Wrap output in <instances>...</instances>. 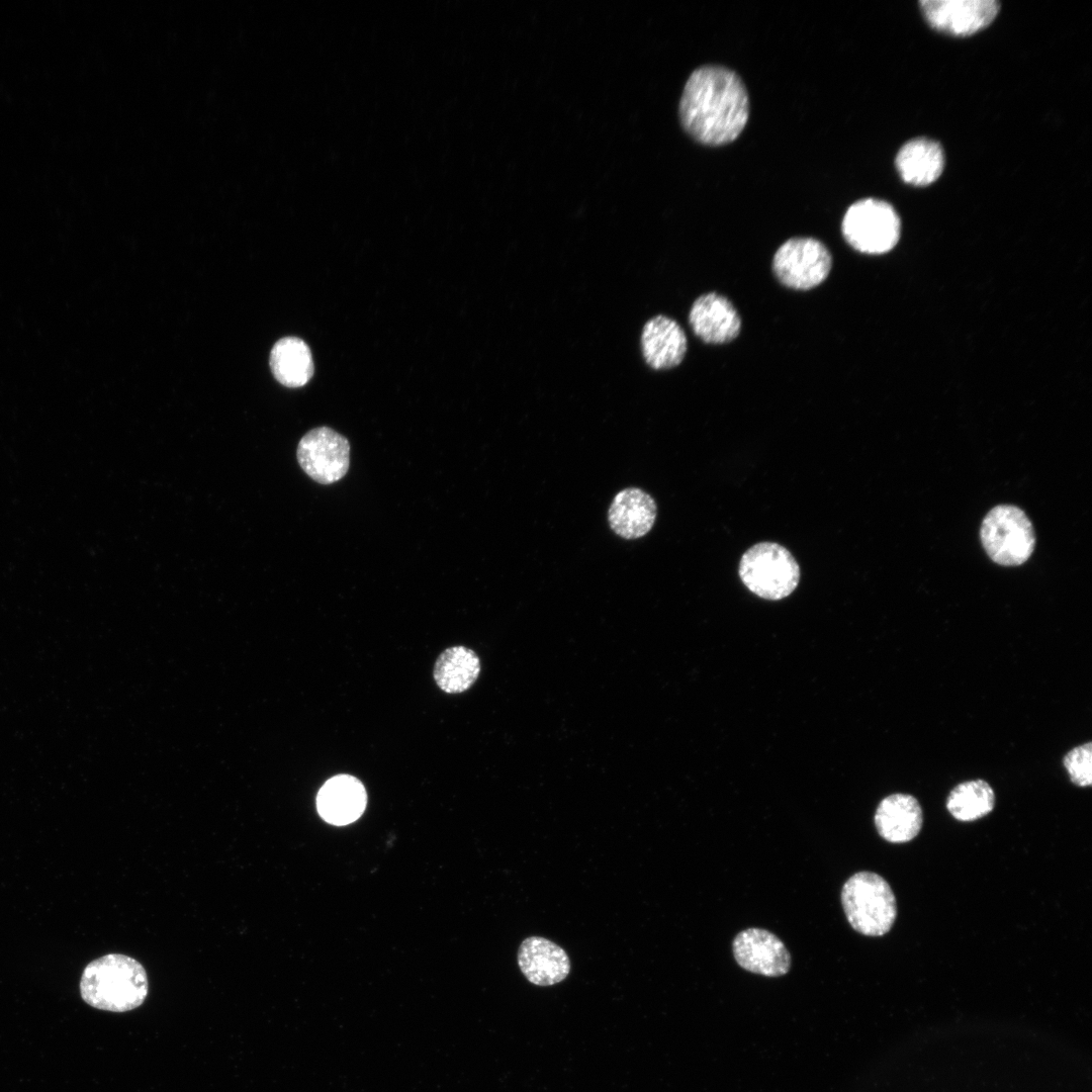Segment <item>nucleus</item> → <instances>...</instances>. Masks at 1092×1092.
<instances>
[{
    "mask_svg": "<svg viewBox=\"0 0 1092 1092\" xmlns=\"http://www.w3.org/2000/svg\"><path fill=\"white\" fill-rule=\"evenodd\" d=\"M748 116V94L735 72L703 66L691 74L679 101V118L697 142L708 146L729 144L741 133Z\"/></svg>",
    "mask_w": 1092,
    "mask_h": 1092,
    "instance_id": "obj_1",
    "label": "nucleus"
},
{
    "mask_svg": "<svg viewBox=\"0 0 1092 1092\" xmlns=\"http://www.w3.org/2000/svg\"><path fill=\"white\" fill-rule=\"evenodd\" d=\"M149 991L145 968L133 958L108 953L89 963L80 981L82 999L90 1006L125 1012L141 1006Z\"/></svg>",
    "mask_w": 1092,
    "mask_h": 1092,
    "instance_id": "obj_2",
    "label": "nucleus"
},
{
    "mask_svg": "<svg viewBox=\"0 0 1092 1092\" xmlns=\"http://www.w3.org/2000/svg\"><path fill=\"white\" fill-rule=\"evenodd\" d=\"M841 904L851 927L867 936L886 934L897 917L896 898L889 883L869 871L855 873L844 883Z\"/></svg>",
    "mask_w": 1092,
    "mask_h": 1092,
    "instance_id": "obj_3",
    "label": "nucleus"
},
{
    "mask_svg": "<svg viewBox=\"0 0 1092 1092\" xmlns=\"http://www.w3.org/2000/svg\"><path fill=\"white\" fill-rule=\"evenodd\" d=\"M738 573L744 585L765 600H781L798 586L800 567L791 552L774 542H760L741 557Z\"/></svg>",
    "mask_w": 1092,
    "mask_h": 1092,
    "instance_id": "obj_4",
    "label": "nucleus"
},
{
    "mask_svg": "<svg viewBox=\"0 0 1092 1092\" xmlns=\"http://www.w3.org/2000/svg\"><path fill=\"white\" fill-rule=\"evenodd\" d=\"M982 545L997 564L1017 566L1034 550L1035 536L1025 513L1012 505H999L985 516L980 530Z\"/></svg>",
    "mask_w": 1092,
    "mask_h": 1092,
    "instance_id": "obj_5",
    "label": "nucleus"
},
{
    "mask_svg": "<svg viewBox=\"0 0 1092 1092\" xmlns=\"http://www.w3.org/2000/svg\"><path fill=\"white\" fill-rule=\"evenodd\" d=\"M841 231L845 241L856 251L880 255L892 250L900 237V219L888 202L866 198L846 210Z\"/></svg>",
    "mask_w": 1092,
    "mask_h": 1092,
    "instance_id": "obj_6",
    "label": "nucleus"
},
{
    "mask_svg": "<svg viewBox=\"0 0 1092 1092\" xmlns=\"http://www.w3.org/2000/svg\"><path fill=\"white\" fill-rule=\"evenodd\" d=\"M831 267L829 250L814 238L796 237L786 241L772 259V270L778 280L796 290L818 286L827 278Z\"/></svg>",
    "mask_w": 1092,
    "mask_h": 1092,
    "instance_id": "obj_7",
    "label": "nucleus"
},
{
    "mask_svg": "<svg viewBox=\"0 0 1092 1092\" xmlns=\"http://www.w3.org/2000/svg\"><path fill=\"white\" fill-rule=\"evenodd\" d=\"M348 440L328 427L315 428L298 443L297 459L304 472L322 484L340 480L349 468Z\"/></svg>",
    "mask_w": 1092,
    "mask_h": 1092,
    "instance_id": "obj_8",
    "label": "nucleus"
},
{
    "mask_svg": "<svg viewBox=\"0 0 1092 1092\" xmlns=\"http://www.w3.org/2000/svg\"><path fill=\"white\" fill-rule=\"evenodd\" d=\"M920 6L934 29L957 36L987 27L1000 9L995 0H923Z\"/></svg>",
    "mask_w": 1092,
    "mask_h": 1092,
    "instance_id": "obj_9",
    "label": "nucleus"
},
{
    "mask_svg": "<svg viewBox=\"0 0 1092 1092\" xmlns=\"http://www.w3.org/2000/svg\"><path fill=\"white\" fill-rule=\"evenodd\" d=\"M736 963L744 970L765 977H780L791 968V954L772 932L751 927L740 931L732 942Z\"/></svg>",
    "mask_w": 1092,
    "mask_h": 1092,
    "instance_id": "obj_10",
    "label": "nucleus"
},
{
    "mask_svg": "<svg viewBox=\"0 0 1092 1092\" xmlns=\"http://www.w3.org/2000/svg\"><path fill=\"white\" fill-rule=\"evenodd\" d=\"M689 323L698 338L713 345L731 342L741 330V318L732 302L716 292L705 293L694 301Z\"/></svg>",
    "mask_w": 1092,
    "mask_h": 1092,
    "instance_id": "obj_11",
    "label": "nucleus"
},
{
    "mask_svg": "<svg viewBox=\"0 0 1092 1092\" xmlns=\"http://www.w3.org/2000/svg\"><path fill=\"white\" fill-rule=\"evenodd\" d=\"M640 346L645 363L654 370L678 366L687 353L688 340L682 328L666 315H655L643 326Z\"/></svg>",
    "mask_w": 1092,
    "mask_h": 1092,
    "instance_id": "obj_12",
    "label": "nucleus"
},
{
    "mask_svg": "<svg viewBox=\"0 0 1092 1092\" xmlns=\"http://www.w3.org/2000/svg\"><path fill=\"white\" fill-rule=\"evenodd\" d=\"M518 965L530 983L543 987L562 982L571 968L566 951L541 936H530L522 941L518 950Z\"/></svg>",
    "mask_w": 1092,
    "mask_h": 1092,
    "instance_id": "obj_13",
    "label": "nucleus"
},
{
    "mask_svg": "<svg viewBox=\"0 0 1092 1092\" xmlns=\"http://www.w3.org/2000/svg\"><path fill=\"white\" fill-rule=\"evenodd\" d=\"M367 795L362 783L348 775L328 780L316 796V808L321 817L334 825H346L357 820L363 813Z\"/></svg>",
    "mask_w": 1092,
    "mask_h": 1092,
    "instance_id": "obj_14",
    "label": "nucleus"
},
{
    "mask_svg": "<svg viewBox=\"0 0 1092 1092\" xmlns=\"http://www.w3.org/2000/svg\"><path fill=\"white\" fill-rule=\"evenodd\" d=\"M874 821L882 838L892 843H904L920 832L922 808L912 795L892 794L879 803Z\"/></svg>",
    "mask_w": 1092,
    "mask_h": 1092,
    "instance_id": "obj_15",
    "label": "nucleus"
},
{
    "mask_svg": "<svg viewBox=\"0 0 1092 1092\" xmlns=\"http://www.w3.org/2000/svg\"><path fill=\"white\" fill-rule=\"evenodd\" d=\"M656 505L644 490L628 487L616 494L608 514L611 529L630 540L646 535L655 522Z\"/></svg>",
    "mask_w": 1092,
    "mask_h": 1092,
    "instance_id": "obj_16",
    "label": "nucleus"
},
{
    "mask_svg": "<svg viewBox=\"0 0 1092 1092\" xmlns=\"http://www.w3.org/2000/svg\"><path fill=\"white\" fill-rule=\"evenodd\" d=\"M896 166L902 179L911 185L925 186L940 176L944 157L940 145L928 139H915L898 152Z\"/></svg>",
    "mask_w": 1092,
    "mask_h": 1092,
    "instance_id": "obj_17",
    "label": "nucleus"
},
{
    "mask_svg": "<svg viewBox=\"0 0 1092 1092\" xmlns=\"http://www.w3.org/2000/svg\"><path fill=\"white\" fill-rule=\"evenodd\" d=\"M270 367L276 380L290 388L305 385L313 374L311 352L304 341L285 337L273 346Z\"/></svg>",
    "mask_w": 1092,
    "mask_h": 1092,
    "instance_id": "obj_18",
    "label": "nucleus"
},
{
    "mask_svg": "<svg viewBox=\"0 0 1092 1092\" xmlns=\"http://www.w3.org/2000/svg\"><path fill=\"white\" fill-rule=\"evenodd\" d=\"M480 662L476 653L465 646L445 649L434 666V679L438 687L449 694L468 690L476 680Z\"/></svg>",
    "mask_w": 1092,
    "mask_h": 1092,
    "instance_id": "obj_19",
    "label": "nucleus"
},
{
    "mask_svg": "<svg viewBox=\"0 0 1092 1092\" xmlns=\"http://www.w3.org/2000/svg\"><path fill=\"white\" fill-rule=\"evenodd\" d=\"M995 805L992 787L984 780L959 784L946 799V809L959 821L971 822L989 814Z\"/></svg>",
    "mask_w": 1092,
    "mask_h": 1092,
    "instance_id": "obj_20",
    "label": "nucleus"
},
{
    "mask_svg": "<svg viewBox=\"0 0 1092 1092\" xmlns=\"http://www.w3.org/2000/svg\"><path fill=\"white\" fill-rule=\"evenodd\" d=\"M1071 782L1079 787L1092 784V743L1087 742L1069 750L1063 758Z\"/></svg>",
    "mask_w": 1092,
    "mask_h": 1092,
    "instance_id": "obj_21",
    "label": "nucleus"
}]
</instances>
